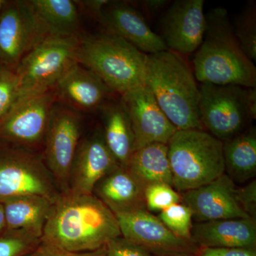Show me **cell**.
<instances>
[{
    "mask_svg": "<svg viewBox=\"0 0 256 256\" xmlns=\"http://www.w3.org/2000/svg\"><path fill=\"white\" fill-rule=\"evenodd\" d=\"M120 236L117 217L94 194L66 192L54 203L41 242L68 252H90Z\"/></svg>",
    "mask_w": 256,
    "mask_h": 256,
    "instance_id": "6da1fadb",
    "label": "cell"
},
{
    "mask_svg": "<svg viewBox=\"0 0 256 256\" xmlns=\"http://www.w3.org/2000/svg\"><path fill=\"white\" fill-rule=\"evenodd\" d=\"M193 65L195 78L201 84L256 87L255 65L240 48L225 8L206 14L204 36Z\"/></svg>",
    "mask_w": 256,
    "mask_h": 256,
    "instance_id": "7a4b0ae2",
    "label": "cell"
},
{
    "mask_svg": "<svg viewBox=\"0 0 256 256\" xmlns=\"http://www.w3.org/2000/svg\"><path fill=\"white\" fill-rule=\"evenodd\" d=\"M146 85L178 130H204L198 114L200 87L178 54L168 50L146 55Z\"/></svg>",
    "mask_w": 256,
    "mask_h": 256,
    "instance_id": "3957f363",
    "label": "cell"
},
{
    "mask_svg": "<svg viewBox=\"0 0 256 256\" xmlns=\"http://www.w3.org/2000/svg\"><path fill=\"white\" fill-rule=\"evenodd\" d=\"M146 54L109 34L80 40L78 62L120 95L146 85Z\"/></svg>",
    "mask_w": 256,
    "mask_h": 256,
    "instance_id": "277c9868",
    "label": "cell"
},
{
    "mask_svg": "<svg viewBox=\"0 0 256 256\" xmlns=\"http://www.w3.org/2000/svg\"><path fill=\"white\" fill-rule=\"evenodd\" d=\"M168 146L172 186L180 193L206 185L225 173L223 142L206 131L178 130Z\"/></svg>",
    "mask_w": 256,
    "mask_h": 256,
    "instance_id": "5b68a950",
    "label": "cell"
},
{
    "mask_svg": "<svg viewBox=\"0 0 256 256\" xmlns=\"http://www.w3.org/2000/svg\"><path fill=\"white\" fill-rule=\"evenodd\" d=\"M80 38L52 36L21 60L15 72L20 82L18 99L50 90L64 74L78 64Z\"/></svg>",
    "mask_w": 256,
    "mask_h": 256,
    "instance_id": "8992f818",
    "label": "cell"
},
{
    "mask_svg": "<svg viewBox=\"0 0 256 256\" xmlns=\"http://www.w3.org/2000/svg\"><path fill=\"white\" fill-rule=\"evenodd\" d=\"M200 92L198 114L202 127L222 142L252 126L246 88L204 82Z\"/></svg>",
    "mask_w": 256,
    "mask_h": 256,
    "instance_id": "52a82bcc",
    "label": "cell"
},
{
    "mask_svg": "<svg viewBox=\"0 0 256 256\" xmlns=\"http://www.w3.org/2000/svg\"><path fill=\"white\" fill-rule=\"evenodd\" d=\"M52 36L30 1L14 2L0 14V60L16 68L28 52Z\"/></svg>",
    "mask_w": 256,
    "mask_h": 256,
    "instance_id": "ba28073f",
    "label": "cell"
},
{
    "mask_svg": "<svg viewBox=\"0 0 256 256\" xmlns=\"http://www.w3.org/2000/svg\"><path fill=\"white\" fill-rule=\"evenodd\" d=\"M60 192L46 164L26 150L0 154V202L25 195L56 200Z\"/></svg>",
    "mask_w": 256,
    "mask_h": 256,
    "instance_id": "9c48e42d",
    "label": "cell"
},
{
    "mask_svg": "<svg viewBox=\"0 0 256 256\" xmlns=\"http://www.w3.org/2000/svg\"><path fill=\"white\" fill-rule=\"evenodd\" d=\"M82 134V120L75 110L54 105L45 136V160L60 193L68 192L70 170Z\"/></svg>",
    "mask_w": 256,
    "mask_h": 256,
    "instance_id": "30bf717a",
    "label": "cell"
},
{
    "mask_svg": "<svg viewBox=\"0 0 256 256\" xmlns=\"http://www.w3.org/2000/svg\"><path fill=\"white\" fill-rule=\"evenodd\" d=\"M56 96V92L50 90L18 99L0 120V138L23 146L44 140Z\"/></svg>",
    "mask_w": 256,
    "mask_h": 256,
    "instance_id": "8fae6325",
    "label": "cell"
},
{
    "mask_svg": "<svg viewBox=\"0 0 256 256\" xmlns=\"http://www.w3.org/2000/svg\"><path fill=\"white\" fill-rule=\"evenodd\" d=\"M120 102L130 122L134 151L152 143L168 144L178 131L146 85L122 94Z\"/></svg>",
    "mask_w": 256,
    "mask_h": 256,
    "instance_id": "7c38bea8",
    "label": "cell"
},
{
    "mask_svg": "<svg viewBox=\"0 0 256 256\" xmlns=\"http://www.w3.org/2000/svg\"><path fill=\"white\" fill-rule=\"evenodd\" d=\"M114 215L118 220L121 236L149 252L192 254L198 252V246L195 242L175 235L149 210H139Z\"/></svg>",
    "mask_w": 256,
    "mask_h": 256,
    "instance_id": "4fadbf2b",
    "label": "cell"
},
{
    "mask_svg": "<svg viewBox=\"0 0 256 256\" xmlns=\"http://www.w3.org/2000/svg\"><path fill=\"white\" fill-rule=\"evenodd\" d=\"M204 0H176L160 20V36L168 50L192 54L201 45L206 30Z\"/></svg>",
    "mask_w": 256,
    "mask_h": 256,
    "instance_id": "5bb4252c",
    "label": "cell"
},
{
    "mask_svg": "<svg viewBox=\"0 0 256 256\" xmlns=\"http://www.w3.org/2000/svg\"><path fill=\"white\" fill-rule=\"evenodd\" d=\"M236 190V183L224 173L212 182L180 194L181 203L191 210L193 220L197 223L252 218L238 204Z\"/></svg>",
    "mask_w": 256,
    "mask_h": 256,
    "instance_id": "9a60e30c",
    "label": "cell"
},
{
    "mask_svg": "<svg viewBox=\"0 0 256 256\" xmlns=\"http://www.w3.org/2000/svg\"><path fill=\"white\" fill-rule=\"evenodd\" d=\"M98 21L105 33L122 38L146 55L169 50L160 34L152 30L142 14L130 4L110 2Z\"/></svg>",
    "mask_w": 256,
    "mask_h": 256,
    "instance_id": "2e32d148",
    "label": "cell"
},
{
    "mask_svg": "<svg viewBox=\"0 0 256 256\" xmlns=\"http://www.w3.org/2000/svg\"><path fill=\"white\" fill-rule=\"evenodd\" d=\"M121 166L106 146L102 132L79 143L72 164L68 192L92 194L96 184Z\"/></svg>",
    "mask_w": 256,
    "mask_h": 256,
    "instance_id": "e0dca14e",
    "label": "cell"
},
{
    "mask_svg": "<svg viewBox=\"0 0 256 256\" xmlns=\"http://www.w3.org/2000/svg\"><path fill=\"white\" fill-rule=\"evenodd\" d=\"M191 239L203 248H237L255 250L256 222L252 218H228L193 225Z\"/></svg>",
    "mask_w": 256,
    "mask_h": 256,
    "instance_id": "ac0fdd59",
    "label": "cell"
},
{
    "mask_svg": "<svg viewBox=\"0 0 256 256\" xmlns=\"http://www.w3.org/2000/svg\"><path fill=\"white\" fill-rule=\"evenodd\" d=\"M144 188L127 168L120 166L101 178L92 194L118 214L146 210Z\"/></svg>",
    "mask_w": 256,
    "mask_h": 256,
    "instance_id": "d6986e66",
    "label": "cell"
},
{
    "mask_svg": "<svg viewBox=\"0 0 256 256\" xmlns=\"http://www.w3.org/2000/svg\"><path fill=\"white\" fill-rule=\"evenodd\" d=\"M55 88L64 100L85 110L98 108L112 92L100 77L78 63L64 74Z\"/></svg>",
    "mask_w": 256,
    "mask_h": 256,
    "instance_id": "ffe728a7",
    "label": "cell"
},
{
    "mask_svg": "<svg viewBox=\"0 0 256 256\" xmlns=\"http://www.w3.org/2000/svg\"><path fill=\"white\" fill-rule=\"evenodd\" d=\"M56 200L25 195L1 201L6 230H26L42 238L44 228Z\"/></svg>",
    "mask_w": 256,
    "mask_h": 256,
    "instance_id": "44dd1931",
    "label": "cell"
},
{
    "mask_svg": "<svg viewBox=\"0 0 256 256\" xmlns=\"http://www.w3.org/2000/svg\"><path fill=\"white\" fill-rule=\"evenodd\" d=\"M225 173L234 182L244 183L256 174V129L250 126L223 142Z\"/></svg>",
    "mask_w": 256,
    "mask_h": 256,
    "instance_id": "7402d4cb",
    "label": "cell"
},
{
    "mask_svg": "<svg viewBox=\"0 0 256 256\" xmlns=\"http://www.w3.org/2000/svg\"><path fill=\"white\" fill-rule=\"evenodd\" d=\"M104 140L114 159L126 168L134 152V137L127 114L120 102L102 108Z\"/></svg>",
    "mask_w": 256,
    "mask_h": 256,
    "instance_id": "603a6c76",
    "label": "cell"
},
{
    "mask_svg": "<svg viewBox=\"0 0 256 256\" xmlns=\"http://www.w3.org/2000/svg\"><path fill=\"white\" fill-rule=\"evenodd\" d=\"M126 168L146 188L156 183L172 186L168 144L152 143L136 150Z\"/></svg>",
    "mask_w": 256,
    "mask_h": 256,
    "instance_id": "cb8c5ba5",
    "label": "cell"
},
{
    "mask_svg": "<svg viewBox=\"0 0 256 256\" xmlns=\"http://www.w3.org/2000/svg\"><path fill=\"white\" fill-rule=\"evenodd\" d=\"M32 6L54 36H78V9L72 0H31Z\"/></svg>",
    "mask_w": 256,
    "mask_h": 256,
    "instance_id": "d4e9b609",
    "label": "cell"
},
{
    "mask_svg": "<svg viewBox=\"0 0 256 256\" xmlns=\"http://www.w3.org/2000/svg\"><path fill=\"white\" fill-rule=\"evenodd\" d=\"M234 33L240 48L252 62L256 60V6L249 2L236 20Z\"/></svg>",
    "mask_w": 256,
    "mask_h": 256,
    "instance_id": "484cf974",
    "label": "cell"
},
{
    "mask_svg": "<svg viewBox=\"0 0 256 256\" xmlns=\"http://www.w3.org/2000/svg\"><path fill=\"white\" fill-rule=\"evenodd\" d=\"M158 217L175 235L192 240L193 214L186 205L182 203L175 204L160 212Z\"/></svg>",
    "mask_w": 256,
    "mask_h": 256,
    "instance_id": "4316f807",
    "label": "cell"
},
{
    "mask_svg": "<svg viewBox=\"0 0 256 256\" xmlns=\"http://www.w3.org/2000/svg\"><path fill=\"white\" fill-rule=\"evenodd\" d=\"M41 238L26 230H4L0 234V256H21L34 248Z\"/></svg>",
    "mask_w": 256,
    "mask_h": 256,
    "instance_id": "83f0119b",
    "label": "cell"
},
{
    "mask_svg": "<svg viewBox=\"0 0 256 256\" xmlns=\"http://www.w3.org/2000/svg\"><path fill=\"white\" fill-rule=\"evenodd\" d=\"M146 210L162 212L172 205L181 203V195L172 186L164 183L148 185L144 188Z\"/></svg>",
    "mask_w": 256,
    "mask_h": 256,
    "instance_id": "f1b7e54d",
    "label": "cell"
},
{
    "mask_svg": "<svg viewBox=\"0 0 256 256\" xmlns=\"http://www.w3.org/2000/svg\"><path fill=\"white\" fill-rule=\"evenodd\" d=\"M20 98V82L15 70L0 66V120L16 104Z\"/></svg>",
    "mask_w": 256,
    "mask_h": 256,
    "instance_id": "f546056e",
    "label": "cell"
},
{
    "mask_svg": "<svg viewBox=\"0 0 256 256\" xmlns=\"http://www.w3.org/2000/svg\"><path fill=\"white\" fill-rule=\"evenodd\" d=\"M105 249L108 256H151L146 249L122 236L110 240Z\"/></svg>",
    "mask_w": 256,
    "mask_h": 256,
    "instance_id": "4dcf8cb0",
    "label": "cell"
},
{
    "mask_svg": "<svg viewBox=\"0 0 256 256\" xmlns=\"http://www.w3.org/2000/svg\"><path fill=\"white\" fill-rule=\"evenodd\" d=\"M21 256H108L105 248L90 252H70L40 242L34 248Z\"/></svg>",
    "mask_w": 256,
    "mask_h": 256,
    "instance_id": "1f68e13d",
    "label": "cell"
},
{
    "mask_svg": "<svg viewBox=\"0 0 256 256\" xmlns=\"http://www.w3.org/2000/svg\"><path fill=\"white\" fill-rule=\"evenodd\" d=\"M236 198L238 204L249 216L256 220V181L252 180L242 188H237Z\"/></svg>",
    "mask_w": 256,
    "mask_h": 256,
    "instance_id": "d6a6232c",
    "label": "cell"
},
{
    "mask_svg": "<svg viewBox=\"0 0 256 256\" xmlns=\"http://www.w3.org/2000/svg\"><path fill=\"white\" fill-rule=\"evenodd\" d=\"M200 256H256L255 250L237 248H204Z\"/></svg>",
    "mask_w": 256,
    "mask_h": 256,
    "instance_id": "836d02e7",
    "label": "cell"
},
{
    "mask_svg": "<svg viewBox=\"0 0 256 256\" xmlns=\"http://www.w3.org/2000/svg\"><path fill=\"white\" fill-rule=\"evenodd\" d=\"M110 2L108 0H88L82 1V4L86 9L88 10L98 20H99L102 14V10Z\"/></svg>",
    "mask_w": 256,
    "mask_h": 256,
    "instance_id": "e575fe53",
    "label": "cell"
},
{
    "mask_svg": "<svg viewBox=\"0 0 256 256\" xmlns=\"http://www.w3.org/2000/svg\"><path fill=\"white\" fill-rule=\"evenodd\" d=\"M168 2H169L166 0H146V1L140 2L143 8L150 14L158 12L164 8Z\"/></svg>",
    "mask_w": 256,
    "mask_h": 256,
    "instance_id": "d590c367",
    "label": "cell"
},
{
    "mask_svg": "<svg viewBox=\"0 0 256 256\" xmlns=\"http://www.w3.org/2000/svg\"><path fill=\"white\" fill-rule=\"evenodd\" d=\"M248 101L252 120L256 118V87L247 88Z\"/></svg>",
    "mask_w": 256,
    "mask_h": 256,
    "instance_id": "8d00e7d4",
    "label": "cell"
},
{
    "mask_svg": "<svg viewBox=\"0 0 256 256\" xmlns=\"http://www.w3.org/2000/svg\"><path fill=\"white\" fill-rule=\"evenodd\" d=\"M4 230H6V224H5L4 210H3L2 204L0 202V234H2Z\"/></svg>",
    "mask_w": 256,
    "mask_h": 256,
    "instance_id": "74e56055",
    "label": "cell"
},
{
    "mask_svg": "<svg viewBox=\"0 0 256 256\" xmlns=\"http://www.w3.org/2000/svg\"><path fill=\"white\" fill-rule=\"evenodd\" d=\"M182 254H159L156 256H182Z\"/></svg>",
    "mask_w": 256,
    "mask_h": 256,
    "instance_id": "f35d334b",
    "label": "cell"
},
{
    "mask_svg": "<svg viewBox=\"0 0 256 256\" xmlns=\"http://www.w3.org/2000/svg\"><path fill=\"white\" fill-rule=\"evenodd\" d=\"M4 4L5 2L3 1V0H0V11L2 9L3 6H4Z\"/></svg>",
    "mask_w": 256,
    "mask_h": 256,
    "instance_id": "ab89813d",
    "label": "cell"
}]
</instances>
